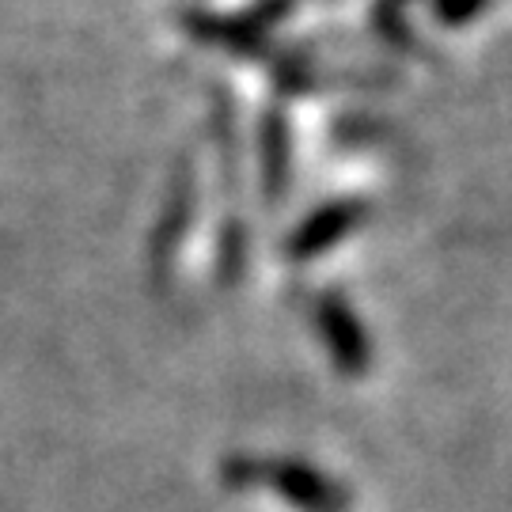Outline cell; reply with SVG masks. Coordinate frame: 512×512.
<instances>
[{
    "mask_svg": "<svg viewBox=\"0 0 512 512\" xmlns=\"http://www.w3.org/2000/svg\"><path fill=\"white\" fill-rule=\"evenodd\" d=\"M186 202H190V194H186V186L179 183L175 186V198H171V213H167L164 224H160V232H156V251H152V258H156V277L164 274V258L175 255V243L183 236Z\"/></svg>",
    "mask_w": 512,
    "mask_h": 512,
    "instance_id": "obj_1",
    "label": "cell"
}]
</instances>
